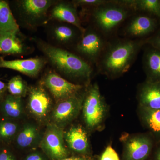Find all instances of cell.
I'll return each instance as SVG.
<instances>
[{
  "mask_svg": "<svg viewBox=\"0 0 160 160\" xmlns=\"http://www.w3.org/2000/svg\"><path fill=\"white\" fill-rule=\"evenodd\" d=\"M39 47L52 66L65 75L80 79H89L91 76V66L76 55L47 43H41Z\"/></svg>",
  "mask_w": 160,
  "mask_h": 160,
  "instance_id": "cell-1",
  "label": "cell"
},
{
  "mask_svg": "<svg viewBox=\"0 0 160 160\" xmlns=\"http://www.w3.org/2000/svg\"><path fill=\"white\" fill-rule=\"evenodd\" d=\"M145 41L125 40L113 44L106 52L102 62L104 72L118 76L128 71Z\"/></svg>",
  "mask_w": 160,
  "mask_h": 160,
  "instance_id": "cell-2",
  "label": "cell"
},
{
  "mask_svg": "<svg viewBox=\"0 0 160 160\" xmlns=\"http://www.w3.org/2000/svg\"><path fill=\"white\" fill-rule=\"evenodd\" d=\"M82 109L86 126L91 130L100 127L106 116V106L97 83L86 91Z\"/></svg>",
  "mask_w": 160,
  "mask_h": 160,
  "instance_id": "cell-3",
  "label": "cell"
},
{
  "mask_svg": "<svg viewBox=\"0 0 160 160\" xmlns=\"http://www.w3.org/2000/svg\"><path fill=\"white\" fill-rule=\"evenodd\" d=\"M129 9L119 1L112 2L96 8L93 17L98 27L104 32L114 30L127 18Z\"/></svg>",
  "mask_w": 160,
  "mask_h": 160,
  "instance_id": "cell-4",
  "label": "cell"
},
{
  "mask_svg": "<svg viewBox=\"0 0 160 160\" xmlns=\"http://www.w3.org/2000/svg\"><path fill=\"white\" fill-rule=\"evenodd\" d=\"M64 129L52 123L46 125L39 148L51 160H60L70 155V151L64 139Z\"/></svg>",
  "mask_w": 160,
  "mask_h": 160,
  "instance_id": "cell-5",
  "label": "cell"
},
{
  "mask_svg": "<svg viewBox=\"0 0 160 160\" xmlns=\"http://www.w3.org/2000/svg\"><path fill=\"white\" fill-rule=\"evenodd\" d=\"M27 108L29 114L39 124L49 122V117L53 109L52 100L44 86H32L28 89Z\"/></svg>",
  "mask_w": 160,
  "mask_h": 160,
  "instance_id": "cell-6",
  "label": "cell"
},
{
  "mask_svg": "<svg viewBox=\"0 0 160 160\" xmlns=\"http://www.w3.org/2000/svg\"><path fill=\"white\" fill-rule=\"evenodd\" d=\"M85 93L78 94L56 103L49 117V122L64 129L77 118L82 108Z\"/></svg>",
  "mask_w": 160,
  "mask_h": 160,
  "instance_id": "cell-7",
  "label": "cell"
},
{
  "mask_svg": "<svg viewBox=\"0 0 160 160\" xmlns=\"http://www.w3.org/2000/svg\"><path fill=\"white\" fill-rule=\"evenodd\" d=\"M43 132L36 122L23 121L22 126L11 144L18 152L27 153L39 148Z\"/></svg>",
  "mask_w": 160,
  "mask_h": 160,
  "instance_id": "cell-8",
  "label": "cell"
},
{
  "mask_svg": "<svg viewBox=\"0 0 160 160\" xmlns=\"http://www.w3.org/2000/svg\"><path fill=\"white\" fill-rule=\"evenodd\" d=\"M43 85L49 90L56 102L78 94L83 88L82 85L70 82L53 72L46 74Z\"/></svg>",
  "mask_w": 160,
  "mask_h": 160,
  "instance_id": "cell-9",
  "label": "cell"
},
{
  "mask_svg": "<svg viewBox=\"0 0 160 160\" xmlns=\"http://www.w3.org/2000/svg\"><path fill=\"white\" fill-rule=\"evenodd\" d=\"M64 139L69 151L77 155L90 156L88 134L80 125H73L64 131Z\"/></svg>",
  "mask_w": 160,
  "mask_h": 160,
  "instance_id": "cell-10",
  "label": "cell"
},
{
  "mask_svg": "<svg viewBox=\"0 0 160 160\" xmlns=\"http://www.w3.org/2000/svg\"><path fill=\"white\" fill-rule=\"evenodd\" d=\"M54 2L50 0H23L18 2V9L29 22H36L46 16Z\"/></svg>",
  "mask_w": 160,
  "mask_h": 160,
  "instance_id": "cell-11",
  "label": "cell"
},
{
  "mask_svg": "<svg viewBox=\"0 0 160 160\" xmlns=\"http://www.w3.org/2000/svg\"><path fill=\"white\" fill-rule=\"evenodd\" d=\"M103 46L102 39L98 32L94 30H86L77 45V49L81 54L94 61L102 52Z\"/></svg>",
  "mask_w": 160,
  "mask_h": 160,
  "instance_id": "cell-12",
  "label": "cell"
},
{
  "mask_svg": "<svg viewBox=\"0 0 160 160\" xmlns=\"http://www.w3.org/2000/svg\"><path fill=\"white\" fill-rule=\"evenodd\" d=\"M151 149V141L147 137L138 135L129 138L125 144L124 160H145Z\"/></svg>",
  "mask_w": 160,
  "mask_h": 160,
  "instance_id": "cell-13",
  "label": "cell"
},
{
  "mask_svg": "<svg viewBox=\"0 0 160 160\" xmlns=\"http://www.w3.org/2000/svg\"><path fill=\"white\" fill-rule=\"evenodd\" d=\"M45 63V61L40 58L8 61L0 57V68L16 70L30 77L37 76Z\"/></svg>",
  "mask_w": 160,
  "mask_h": 160,
  "instance_id": "cell-14",
  "label": "cell"
},
{
  "mask_svg": "<svg viewBox=\"0 0 160 160\" xmlns=\"http://www.w3.org/2000/svg\"><path fill=\"white\" fill-rule=\"evenodd\" d=\"M26 115L22 98L9 93L0 100V118L23 122Z\"/></svg>",
  "mask_w": 160,
  "mask_h": 160,
  "instance_id": "cell-15",
  "label": "cell"
},
{
  "mask_svg": "<svg viewBox=\"0 0 160 160\" xmlns=\"http://www.w3.org/2000/svg\"><path fill=\"white\" fill-rule=\"evenodd\" d=\"M158 26L157 19L151 15H139L130 21L126 31L132 37H144L153 33Z\"/></svg>",
  "mask_w": 160,
  "mask_h": 160,
  "instance_id": "cell-16",
  "label": "cell"
},
{
  "mask_svg": "<svg viewBox=\"0 0 160 160\" xmlns=\"http://www.w3.org/2000/svg\"><path fill=\"white\" fill-rule=\"evenodd\" d=\"M138 98L143 109H160V82L146 81L140 88Z\"/></svg>",
  "mask_w": 160,
  "mask_h": 160,
  "instance_id": "cell-17",
  "label": "cell"
},
{
  "mask_svg": "<svg viewBox=\"0 0 160 160\" xmlns=\"http://www.w3.org/2000/svg\"><path fill=\"white\" fill-rule=\"evenodd\" d=\"M50 16L52 18L71 24L77 28L82 34L86 31L82 26L76 9L69 3L61 2L56 5L51 10Z\"/></svg>",
  "mask_w": 160,
  "mask_h": 160,
  "instance_id": "cell-18",
  "label": "cell"
},
{
  "mask_svg": "<svg viewBox=\"0 0 160 160\" xmlns=\"http://www.w3.org/2000/svg\"><path fill=\"white\" fill-rule=\"evenodd\" d=\"M143 67L147 81L160 82V50L150 47L144 52Z\"/></svg>",
  "mask_w": 160,
  "mask_h": 160,
  "instance_id": "cell-19",
  "label": "cell"
},
{
  "mask_svg": "<svg viewBox=\"0 0 160 160\" xmlns=\"http://www.w3.org/2000/svg\"><path fill=\"white\" fill-rule=\"evenodd\" d=\"M19 32L0 33V54L19 55L25 52L24 44L18 36Z\"/></svg>",
  "mask_w": 160,
  "mask_h": 160,
  "instance_id": "cell-20",
  "label": "cell"
},
{
  "mask_svg": "<svg viewBox=\"0 0 160 160\" xmlns=\"http://www.w3.org/2000/svg\"><path fill=\"white\" fill-rule=\"evenodd\" d=\"M8 32H19V26L9 3L0 0V33Z\"/></svg>",
  "mask_w": 160,
  "mask_h": 160,
  "instance_id": "cell-21",
  "label": "cell"
},
{
  "mask_svg": "<svg viewBox=\"0 0 160 160\" xmlns=\"http://www.w3.org/2000/svg\"><path fill=\"white\" fill-rule=\"evenodd\" d=\"M22 122L21 121L0 118V142L11 145Z\"/></svg>",
  "mask_w": 160,
  "mask_h": 160,
  "instance_id": "cell-22",
  "label": "cell"
},
{
  "mask_svg": "<svg viewBox=\"0 0 160 160\" xmlns=\"http://www.w3.org/2000/svg\"><path fill=\"white\" fill-rule=\"evenodd\" d=\"M120 2L129 9L145 12L159 19L160 0H126Z\"/></svg>",
  "mask_w": 160,
  "mask_h": 160,
  "instance_id": "cell-23",
  "label": "cell"
},
{
  "mask_svg": "<svg viewBox=\"0 0 160 160\" xmlns=\"http://www.w3.org/2000/svg\"><path fill=\"white\" fill-rule=\"evenodd\" d=\"M52 37L57 42L62 44L71 43L76 36L74 29L66 25L54 26L52 32Z\"/></svg>",
  "mask_w": 160,
  "mask_h": 160,
  "instance_id": "cell-24",
  "label": "cell"
},
{
  "mask_svg": "<svg viewBox=\"0 0 160 160\" xmlns=\"http://www.w3.org/2000/svg\"><path fill=\"white\" fill-rule=\"evenodd\" d=\"M28 89L26 82L20 76L13 77L7 84V90L9 94L14 96L21 98L26 96Z\"/></svg>",
  "mask_w": 160,
  "mask_h": 160,
  "instance_id": "cell-25",
  "label": "cell"
},
{
  "mask_svg": "<svg viewBox=\"0 0 160 160\" xmlns=\"http://www.w3.org/2000/svg\"><path fill=\"white\" fill-rule=\"evenodd\" d=\"M143 109L144 119L149 128L154 132L160 133V109Z\"/></svg>",
  "mask_w": 160,
  "mask_h": 160,
  "instance_id": "cell-26",
  "label": "cell"
},
{
  "mask_svg": "<svg viewBox=\"0 0 160 160\" xmlns=\"http://www.w3.org/2000/svg\"><path fill=\"white\" fill-rule=\"evenodd\" d=\"M18 152L12 145L1 142L0 160H22Z\"/></svg>",
  "mask_w": 160,
  "mask_h": 160,
  "instance_id": "cell-27",
  "label": "cell"
},
{
  "mask_svg": "<svg viewBox=\"0 0 160 160\" xmlns=\"http://www.w3.org/2000/svg\"><path fill=\"white\" fill-rule=\"evenodd\" d=\"M22 160H51L40 148L29 152Z\"/></svg>",
  "mask_w": 160,
  "mask_h": 160,
  "instance_id": "cell-28",
  "label": "cell"
},
{
  "mask_svg": "<svg viewBox=\"0 0 160 160\" xmlns=\"http://www.w3.org/2000/svg\"><path fill=\"white\" fill-rule=\"evenodd\" d=\"M109 1L106 0H77L74 3L78 6L95 7V8L109 3Z\"/></svg>",
  "mask_w": 160,
  "mask_h": 160,
  "instance_id": "cell-29",
  "label": "cell"
},
{
  "mask_svg": "<svg viewBox=\"0 0 160 160\" xmlns=\"http://www.w3.org/2000/svg\"><path fill=\"white\" fill-rule=\"evenodd\" d=\"M100 160H120V158L117 152L111 146H109L101 155Z\"/></svg>",
  "mask_w": 160,
  "mask_h": 160,
  "instance_id": "cell-30",
  "label": "cell"
},
{
  "mask_svg": "<svg viewBox=\"0 0 160 160\" xmlns=\"http://www.w3.org/2000/svg\"><path fill=\"white\" fill-rule=\"evenodd\" d=\"M145 43L160 50V28L153 35L145 40Z\"/></svg>",
  "mask_w": 160,
  "mask_h": 160,
  "instance_id": "cell-31",
  "label": "cell"
},
{
  "mask_svg": "<svg viewBox=\"0 0 160 160\" xmlns=\"http://www.w3.org/2000/svg\"><path fill=\"white\" fill-rule=\"evenodd\" d=\"M60 160H94L91 156L75 155Z\"/></svg>",
  "mask_w": 160,
  "mask_h": 160,
  "instance_id": "cell-32",
  "label": "cell"
},
{
  "mask_svg": "<svg viewBox=\"0 0 160 160\" xmlns=\"http://www.w3.org/2000/svg\"><path fill=\"white\" fill-rule=\"evenodd\" d=\"M7 90V84L0 80V93H5Z\"/></svg>",
  "mask_w": 160,
  "mask_h": 160,
  "instance_id": "cell-33",
  "label": "cell"
},
{
  "mask_svg": "<svg viewBox=\"0 0 160 160\" xmlns=\"http://www.w3.org/2000/svg\"><path fill=\"white\" fill-rule=\"evenodd\" d=\"M157 160H160V149H159L157 154Z\"/></svg>",
  "mask_w": 160,
  "mask_h": 160,
  "instance_id": "cell-34",
  "label": "cell"
},
{
  "mask_svg": "<svg viewBox=\"0 0 160 160\" xmlns=\"http://www.w3.org/2000/svg\"><path fill=\"white\" fill-rule=\"evenodd\" d=\"M5 94H6V92L5 93H0V100L2 98Z\"/></svg>",
  "mask_w": 160,
  "mask_h": 160,
  "instance_id": "cell-35",
  "label": "cell"
},
{
  "mask_svg": "<svg viewBox=\"0 0 160 160\" xmlns=\"http://www.w3.org/2000/svg\"><path fill=\"white\" fill-rule=\"evenodd\" d=\"M1 142H0V145H1Z\"/></svg>",
  "mask_w": 160,
  "mask_h": 160,
  "instance_id": "cell-36",
  "label": "cell"
},
{
  "mask_svg": "<svg viewBox=\"0 0 160 160\" xmlns=\"http://www.w3.org/2000/svg\"><path fill=\"white\" fill-rule=\"evenodd\" d=\"M159 20H160V18H159Z\"/></svg>",
  "mask_w": 160,
  "mask_h": 160,
  "instance_id": "cell-37",
  "label": "cell"
}]
</instances>
